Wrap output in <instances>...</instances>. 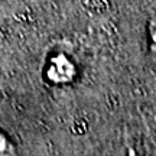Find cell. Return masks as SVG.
<instances>
[{"instance_id": "6da1fadb", "label": "cell", "mask_w": 156, "mask_h": 156, "mask_svg": "<svg viewBox=\"0 0 156 156\" xmlns=\"http://www.w3.org/2000/svg\"><path fill=\"white\" fill-rule=\"evenodd\" d=\"M62 67H74L73 62L69 61V58L64 54H55V55L49 56V61L46 65V74L51 78V81L54 83H65L69 81L74 73L64 69Z\"/></svg>"}, {"instance_id": "7a4b0ae2", "label": "cell", "mask_w": 156, "mask_h": 156, "mask_svg": "<svg viewBox=\"0 0 156 156\" xmlns=\"http://www.w3.org/2000/svg\"><path fill=\"white\" fill-rule=\"evenodd\" d=\"M0 156H19L15 143L2 130H0Z\"/></svg>"}]
</instances>
